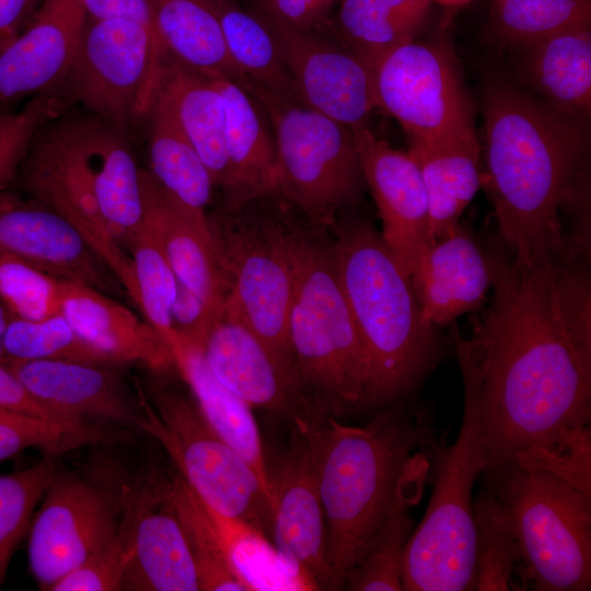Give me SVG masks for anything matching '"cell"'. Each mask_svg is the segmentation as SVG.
Listing matches in <instances>:
<instances>
[{
    "label": "cell",
    "instance_id": "obj_1",
    "mask_svg": "<svg viewBox=\"0 0 591 591\" xmlns=\"http://www.w3.org/2000/svg\"><path fill=\"white\" fill-rule=\"evenodd\" d=\"M490 297L463 335L451 324L463 384L476 394L491 479L532 449L591 420L590 253L530 264L496 235L485 244Z\"/></svg>",
    "mask_w": 591,
    "mask_h": 591
},
{
    "label": "cell",
    "instance_id": "obj_9",
    "mask_svg": "<svg viewBox=\"0 0 591 591\" xmlns=\"http://www.w3.org/2000/svg\"><path fill=\"white\" fill-rule=\"evenodd\" d=\"M271 212L255 200L207 216L227 287L223 306L236 314L266 345L279 368L298 384L289 341L293 273L280 222V198Z\"/></svg>",
    "mask_w": 591,
    "mask_h": 591
},
{
    "label": "cell",
    "instance_id": "obj_50",
    "mask_svg": "<svg viewBox=\"0 0 591 591\" xmlns=\"http://www.w3.org/2000/svg\"><path fill=\"white\" fill-rule=\"evenodd\" d=\"M86 16L97 21L136 23L161 40L149 0H79ZM162 42V40H161Z\"/></svg>",
    "mask_w": 591,
    "mask_h": 591
},
{
    "label": "cell",
    "instance_id": "obj_41",
    "mask_svg": "<svg viewBox=\"0 0 591 591\" xmlns=\"http://www.w3.org/2000/svg\"><path fill=\"white\" fill-rule=\"evenodd\" d=\"M167 494L188 540L199 591H245L230 570L204 503L181 475L167 478Z\"/></svg>",
    "mask_w": 591,
    "mask_h": 591
},
{
    "label": "cell",
    "instance_id": "obj_43",
    "mask_svg": "<svg viewBox=\"0 0 591 591\" xmlns=\"http://www.w3.org/2000/svg\"><path fill=\"white\" fill-rule=\"evenodd\" d=\"M127 251L136 286L135 303L165 343L174 333L171 311L178 279L160 245L143 223Z\"/></svg>",
    "mask_w": 591,
    "mask_h": 591
},
{
    "label": "cell",
    "instance_id": "obj_3",
    "mask_svg": "<svg viewBox=\"0 0 591 591\" xmlns=\"http://www.w3.org/2000/svg\"><path fill=\"white\" fill-rule=\"evenodd\" d=\"M139 170L126 131L92 114L62 113L38 129L16 177L117 273L142 227Z\"/></svg>",
    "mask_w": 591,
    "mask_h": 591
},
{
    "label": "cell",
    "instance_id": "obj_24",
    "mask_svg": "<svg viewBox=\"0 0 591 591\" xmlns=\"http://www.w3.org/2000/svg\"><path fill=\"white\" fill-rule=\"evenodd\" d=\"M200 350L215 378L248 405L290 418L310 413L262 339L224 306Z\"/></svg>",
    "mask_w": 591,
    "mask_h": 591
},
{
    "label": "cell",
    "instance_id": "obj_2",
    "mask_svg": "<svg viewBox=\"0 0 591 591\" xmlns=\"http://www.w3.org/2000/svg\"><path fill=\"white\" fill-rule=\"evenodd\" d=\"M578 118L505 83L487 92L482 183L493 206L496 237L521 263L579 247L561 217L587 150L586 128Z\"/></svg>",
    "mask_w": 591,
    "mask_h": 591
},
{
    "label": "cell",
    "instance_id": "obj_21",
    "mask_svg": "<svg viewBox=\"0 0 591 591\" xmlns=\"http://www.w3.org/2000/svg\"><path fill=\"white\" fill-rule=\"evenodd\" d=\"M39 402L72 422L101 421L123 429L138 428L140 407L115 372L67 360H3ZM139 429V428H138Z\"/></svg>",
    "mask_w": 591,
    "mask_h": 591
},
{
    "label": "cell",
    "instance_id": "obj_8",
    "mask_svg": "<svg viewBox=\"0 0 591 591\" xmlns=\"http://www.w3.org/2000/svg\"><path fill=\"white\" fill-rule=\"evenodd\" d=\"M277 150L276 193L317 231L331 230L367 187L352 129L248 81Z\"/></svg>",
    "mask_w": 591,
    "mask_h": 591
},
{
    "label": "cell",
    "instance_id": "obj_7",
    "mask_svg": "<svg viewBox=\"0 0 591 591\" xmlns=\"http://www.w3.org/2000/svg\"><path fill=\"white\" fill-rule=\"evenodd\" d=\"M433 455V491L422 521L405 547L403 590H474L473 486L486 468V452L478 402L470 386L464 385L463 418L456 441L447 448L436 444Z\"/></svg>",
    "mask_w": 591,
    "mask_h": 591
},
{
    "label": "cell",
    "instance_id": "obj_26",
    "mask_svg": "<svg viewBox=\"0 0 591 591\" xmlns=\"http://www.w3.org/2000/svg\"><path fill=\"white\" fill-rule=\"evenodd\" d=\"M61 313L112 362H140L155 371L174 364L167 345L148 322L91 286L62 280Z\"/></svg>",
    "mask_w": 591,
    "mask_h": 591
},
{
    "label": "cell",
    "instance_id": "obj_11",
    "mask_svg": "<svg viewBox=\"0 0 591 591\" xmlns=\"http://www.w3.org/2000/svg\"><path fill=\"white\" fill-rule=\"evenodd\" d=\"M138 428L166 451L181 477L210 509L271 530L273 508L252 467L208 425L196 402L176 391L138 385Z\"/></svg>",
    "mask_w": 591,
    "mask_h": 591
},
{
    "label": "cell",
    "instance_id": "obj_31",
    "mask_svg": "<svg viewBox=\"0 0 591 591\" xmlns=\"http://www.w3.org/2000/svg\"><path fill=\"white\" fill-rule=\"evenodd\" d=\"M431 0H337L332 33L372 70L397 46L414 39Z\"/></svg>",
    "mask_w": 591,
    "mask_h": 591
},
{
    "label": "cell",
    "instance_id": "obj_29",
    "mask_svg": "<svg viewBox=\"0 0 591 591\" xmlns=\"http://www.w3.org/2000/svg\"><path fill=\"white\" fill-rule=\"evenodd\" d=\"M165 344L201 415L213 431L252 467L273 508L268 466L252 406L222 385L209 370L201 350L175 329Z\"/></svg>",
    "mask_w": 591,
    "mask_h": 591
},
{
    "label": "cell",
    "instance_id": "obj_16",
    "mask_svg": "<svg viewBox=\"0 0 591 591\" xmlns=\"http://www.w3.org/2000/svg\"><path fill=\"white\" fill-rule=\"evenodd\" d=\"M306 413L291 417L289 448L268 468L273 496L271 532L276 548L329 590L326 525L321 502Z\"/></svg>",
    "mask_w": 591,
    "mask_h": 591
},
{
    "label": "cell",
    "instance_id": "obj_46",
    "mask_svg": "<svg viewBox=\"0 0 591 591\" xmlns=\"http://www.w3.org/2000/svg\"><path fill=\"white\" fill-rule=\"evenodd\" d=\"M511 466L551 473L591 496L590 426L556 443L523 452Z\"/></svg>",
    "mask_w": 591,
    "mask_h": 591
},
{
    "label": "cell",
    "instance_id": "obj_44",
    "mask_svg": "<svg viewBox=\"0 0 591 591\" xmlns=\"http://www.w3.org/2000/svg\"><path fill=\"white\" fill-rule=\"evenodd\" d=\"M62 280L25 260L0 256V302L15 317L40 321L61 313Z\"/></svg>",
    "mask_w": 591,
    "mask_h": 591
},
{
    "label": "cell",
    "instance_id": "obj_40",
    "mask_svg": "<svg viewBox=\"0 0 591 591\" xmlns=\"http://www.w3.org/2000/svg\"><path fill=\"white\" fill-rule=\"evenodd\" d=\"M476 528V578L474 590L517 589L513 575L519 552L505 510L493 489L480 493L473 502Z\"/></svg>",
    "mask_w": 591,
    "mask_h": 591
},
{
    "label": "cell",
    "instance_id": "obj_32",
    "mask_svg": "<svg viewBox=\"0 0 591 591\" xmlns=\"http://www.w3.org/2000/svg\"><path fill=\"white\" fill-rule=\"evenodd\" d=\"M204 506L230 570L245 591L321 590L300 565L283 556L267 540L265 533L243 520Z\"/></svg>",
    "mask_w": 591,
    "mask_h": 591
},
{
    "label": "cell",
    "instance_id": "obj_22",
    "mask_svg": "<svg viewBox=\"0 0 591 591\" xmlns=\"http://www.w3.org/2000/svg\"><path fill=\"white\" fill-rule=\"evenodd\" d=\"M139 182L143 225L160 245L178 281L220 314L227 287L206 212L181 202L150 171L140 167Z\"/></svg>",
    "mask_w": 591,
    "mask_h": 591
},
{
    "label": "cell",
    "instance_id": "obj_51",
    "mask_svg": "<svg viewBox=\"0 0 591 591\" xmlns=\"http://www.w3.org/2000/svg\"><path fill=\"white\" fill-rule=\"evenodd\" d=\"M0 408L59 422L79 424L67 420L60 414L35 398L14 373L1 361Z\"/></svg>",
    "mask_w": 591,
    "mask_h": 591
},
{
    "label": "cell",
    "instance_id": "obj_10",
    "mask_svg": "<svg viewBox=\"0 0 591 591\" xmlns=\"http://www.w3.org/2000/svg\"><path fill=\"white\" fill-rule=\"evenodd\" d=\"M540 591L591 589V496L544 472L510 466L489 479Z\"/></svg>",
    "mask_w": 591,
    "mask_h": 591
},
{
    "label": "cell",
    "instance_id": "obj_33",
    "mask_svg": "<svg viewBox=\"0 0 591 591\" xmlns=\"http://www.w3.org/2000/svg\"><path fill=\"white\" fill-rule=\"evenodd\" d=\"M212 3L228 53L248 81L278 97L305 105L275 35L257 11L244 9L235 0Z\"/></svg>",
    "mask_w": 591,
    "mask_h": 591
},
{
    "label": "cell",
    "instance_id": "obj_49",
    "mask_svg": "<svg viewBox=\"0 0 591 591\" xmlns=\"http://www.w3.org/2000/svg\"><path fill=\"white\" fill-rule=\"evenodd\" d=\"M337 0H256V4L283 21L304 30L327 31Z\"/></svg>",
    "mask_w": 591,
    "mask_h": 591
},
{
    "label": "cell",
    "instance_id": "obj_47",
    "mask_svg": "<svg viewBox=\"0 0 591 591\" xmlns=\"http://www.w3.org/2000/svg\"><path fill=\"white\" fill-rule=\"evenodd\" d=\"M131 557L128 529L121 521L116 536L106 547L55 582L49 591L121 590Z\"/></svg>",
    "mask_w": 591,
    "mask_h": 591
},
{
    "label": "cell",
    "instance_id": "obj_17",
    "mask_svg": "<svg viewBox=\"0 0 591 591\" xmlns=\"http://www.w3.org/2000/svg\"><path fill=\"white\" fill-rule=\"evenodd\" d=\"M128 499L121 521L132 557L121 590L198 591L195 560L167 494V477L151 472Z\"/></svg>",
    "mask_w": 591,
    "mask_h": 591
},
{
    "label": "cell",
    "instance_id": "obj_55",
    "mask_svg": "<svg viewBox=\"0 0 591 591\" xmlns=\"http://www.w3.org/2000/svg\"><path fill=\"white\" fill-rule=\"evenodd\" d=\"M2 253H3V252H2V250L0 248V256L2 255Z\"/></svg>",
    "mask_w": 591,
    "mask_h": 591
},
{
    "label": "cell",
    "instance_id": "obj_6",
    "mask_svg": "<svg viewBox=\"0 0 591 591\" xmlns=\"http://www.w3.org/2000/svg\"><path fill=\"white\" fill-rule=\"evenodd\" d=\"M281 232L293 273L289 341L299 394L308 410L339 417L368 406L369 360L335 268L331 244L289 218Z\"/></svg>",
    "mask_w": 591,
    "mask_h": 591
},
{
    "label": "cell",
    "instance_id": "obj_53",
    "mask_svg": "<svg viewBox=\"0 0 591 591\" xmlns=\"http://www.w3.org/2000/svg\"><path fill=\"white\" fill-rule=\"evenodd\" d=\"M9 318H10V313L4 308V305L0 302V361H3L4 359L3 337H4Z\"/></svg>",
    "mask_w": 591,
    "mask_h": 591
},
{
    "label": "cell",
    "instance_id": "obj_20",
    "mask_svg": "<svg viewBox=\"0 0 591 591\" xmlns=\"http://www.w3.org/2000/svg\"><path fill=\"white\" fill-rule=\"evenodd\" d=\"M85 22L79 0H45L31 24L0 50V106L60 93Z\"/></svg>",
    "mask_w": 591,
    "mask_h": 591
},
{
    "label": "cell",
    "instance_id": "obj_52",
    "mask_svg": "<svg viewBox=\"0 0 591 591\" xmlns=\"http://www.w3.org/2000/svg\"><path fill=\"white\" fill-rule=\"evenodd\" d=\"M45 0H0V50L33 21Z\"/></svg>",
    "mask_w": 591,
    "mask_h": 591
},
{
    "label": "cell",
    "instance_id": "obj_27",
    "mask_svg": "<svg viewBox=\"0 0 591 591\" xmlns=\"http://www.w3.org/2000/svg\"><path fill=\"white\" fill-rule=\"evenodd\" d=\"M153 101L171 114L204 161L215 186L221 187L227 172L225 109L216 79L165 49Z\"/></svg>",
    "mask_w": 591,
    "mask_h": 591
},
{
    "label": "cell",
    "instance_id": "obj_25",
    "mask_svg": "<svg viewBox=\"0 0 591 591\" xmlns=\"http://www.w3.org/2000/svg\"><path fill=\"white\" fill-rule=\"evenodd\" d=\"M225 109L227 172L223 207L239 208L275 195L277 150L268 119L239 83L216 79Z\"/></svg>",
    "mask_w": 591,
    "mask_h": 591
},
{
    "label": "cell",
    "instance_id": "obj_14",
    "mask_svg": "<svg viewBox=\"0 0 591 591\" xmlns=\"http://www.w3.org/2000/svg\"><path fill=\"white\" fill-rule=\"evenodd\" d=\"M118 526L112 501L102 491L58 472L27 531L28 569L39 589L49 591L106 547Z\"/></svg>",
    "mask_w": 591,
    "mask_h": 591
},
{
    "label": "cell",
    "instance_id": "obj_37",
    "mask_svg": "<svg viewBox=\"0 0 591 591\" xmlns=\"http://www.w3.org/2000/svg\"><path fill=\"white\" fill-rule=\"evenodd\" d=\"M128 437L126 430L115 425L67 424L0 408V463L30 448L57 456L77 448L111 444Z\"/></svg>",
    "mask_w": 591,
    "mask_h": 591
},
{
    "label": "cell",
    "instance_id": "obj_36",
    "mask_svg": "<svg viewBox=\"0 0 591 591\" xmlns=\"http://www.w3.org/2000/svg\"><path fill=\"white\" fill-rule=\"evenodd\" d=\"M413 472L403 483L385 520L348 571L344 589L352 591L403 590L402 570L406 544L413 533L407 486Z\"/></svg>",
    "mask_w": 591,
    "mask_h": 591
},
{
    "label": "cell",
    "instance_id": "obj_23",
    "mask_svg": "<svg viewBox=\"0 0 591 591\" xmlns=\"http://www.w3.org/2000/svg\"><path fill=\"white\" fill-rule=\"evenodd\" d=\"M410 280L425 321L436 328L451 325L488 299L493 274L486 246L460 223L426 246Z\"/></svg>",
    "mask_w": 591,
    "mask_h": 591
},
{
    "label": "cell",
    "instance_id": "obj_54",
    "mask_svg": "<svg viewBox=\"0 0 591 591\" xmlns=\"http://www.w3.org/2000/svg\"><path fill=\"white\" fill-rule=\"evenodd\" d=\"M431 1H436L440 4L448 5V7H455V5L468 3L473 0H431Z\"/></svg>",
    "mask_w": 591,
    "mask_h": 591
},
{
    "label": "cell",
    "instance_id": "obj_12",
    "mask_svg": "<svg viewBox=\"0 0 591 591\" xmlns=\"http://www.w3.org/2000/svg\"><path fill=\"white\" fill-rule=\"evenodd\" d=\"M163 43L144 27L127 21L86 16L72 67L60 89L127 134L147 117L158 82Z\"/></svg>",
    "mask_w": 591,
    "mask_h": 591
},
{
    "label": "cell",
    "instance_id": "obj_38",
    "mask_svg": "<svg viewBox=\"0 0 591 591\" xmlns=\"http://www.w3.org/2000/svg\"><path fill=\"white\" fill-rule=\"evenodd\" d=\"M493 26L507 44L531 46L568 28L590 25V0H494Z\"/></svg>",
    "mask_w": 591,
    "mask_h": 591
},
{
    "label": "cell",
    "instance_id": "obj_4",
    "mask_svg": "<svg viewBox=\"0 0 591 591\" xmlns=\"http://www.w3.org/2000/svg\"><path fill=\"white\" fill-rule=\"evenodd\" d=\"M406 403L387 406L362 427L331 415L305 416L326 525L329 590L344 589L348 571L414 472V451L436 445L429 420Z\"/></svg>",
    "mask_w": 591,
    "mask_h": 591
},
{
    "label": "cell",
    "instance_id": "obj_35",
    "mask_svg": "<svg viewBox=\"0 0 591 591\" xmlns=\"http://www.w3.org/2000/svg\"><path fill=\"white\" fill-rule=\"evenodd\" d=\"M147 118L150 172L181 202L205 212L215 184L204 161L161 104L153 101Z\"/></svg>",
    "mask_w": 591,
    "mask_h": 591
},
{
    "label": "cell",
    "instance_id": "obj_42",
    "mask_svg": "<svg viewBox=\"0 0 591 591\" xmlns=\"http://www.w3.org/2000/svg\"><path fill=\"white\" fill-rule=\"evenodd\" d=\"M58 467L56 456L47 455L30 467L0 475V587Z\"/></svg>",
    "mask_w": 591,
    "mask_h": 591
},
{
    "label": "cell",
    "instance_id": "obj_48",
    "mask_svg": "<svg viewBox=\"0 0 591 591\" xmlns=\"http://www.w3.org/2000/svg\"><path fill=\"white\" fill-rule=\"evenodd\" d=\"M171 316L173 328L201 349L217 314L196 293L178 281Z\"/></svg>",
    "mask_w": 591,
    "mask_h": 591
},
{
    "label": "cell",
    "instance_id": "obj_28",
    "mask_svg": "<svg viewBox=\"0 0 591 591\" xmlns=\"http://www.w3.org/2000/svg\"><path fill=\"white\" fill-rule=\"evenodd\" d=\"M429 201V241L457 227L482 183L480 147L468 124L428 139H410Z\"/></svg>",
    "mask_w": 591,
    "mask_h": 591
},
{
    "label": "cell",
    "instance_id": "obj_19",
    "mask_svg": "<svg viewBox=\"0 0 591 591\" xmlns=\"http://www.w3.org/2000/svg\"><path fill=\"white\" fill-rule=\"evenodd\" d=\"M0 248L60 280L104 293L123 287L82 234L65 218L32 200L0 195Z\"/></svg>",
    "mask_w": 591,
    "mask_h": 591
},
{
    "label": "cell",
    "instance_id": "obj_18",
    "mask_svg": "<svg viewBox=\"0 0 591 591\" xmlns=\"http://www.w3.org/2000/svg\"><path fill=\"white\" fill-rule=\"evenodd\" d=\"M367 187L382 221L381 236L410 274L429 241V201L419 167L367 126L352 128Z\"/></svg>",
    "mask_w": 591,
    "mask_h": 591
},
{
    "label": "cell",
    "instance_id": "obj_13",
    "mask_svg": "<svg viewBox=\"0 0 591 591\" xmlns=\"http://www.w3.org/2000/svg\"><path fill=\"white\" fill-rule=\"evenodd\" d=\"M373 78L378 108L395 118L409 139L473 124L455 59L444 44H402L378 62Z\"/></svg>",
    "mask_w": 591,
    "mask_h": 591
},
{
    "label": "cell",
    "instance_id": "obj_45",
    "mask_svg": "<svg viewBox=\"0 0 591 591\" xmlns=\"http://www.w3.org/2000/svg\"><path fill=\"white\" fill-rule=\"evenodd\" d=\"M58 92L32 97L16 112L0 111V195L18 176L22 161L38 129L67 111Z\"/></svg>",
    "mask_w": 591,
    "mask_h": 591
},
{
    "label": "cell",
    "instance_id": "obj_30",
    "mask_svg": "<svg viewBox=\"0 0 591 591\" xmlns=\"http://www.w3.org/2000/svg\"><path fill=\"white\" fill-rule=\"evenodd\" d=\"M165 48L215 79L244 86L248 79L232 61L212 0H149Z\"/></svg>",
    "mask_w": 591,
    "mask_h": 591
},
{
    "label": "cell",
    "instance_id": "obj_5",
    "mask_svg": "<svg viewBox=\"0 0 591 591\" xmlns=\"http://www.w3.org/2000/svg\"><path fill=\"white\" fill-rule=\"evenodd\" d=\"M331 230L338 280L369 360L368 406L409 401L439 362L438 331L371 222L343 213Z\"/></svg>",
    "mask_w": 591,
    "mask_h": 591
},
{
    "label": "cell",
    "instance_id": "obj_34",
    "mask_svg": "<svg viewBox=\"0 0 591 591\" xmlns=\"http://www.w3.org/2000/svg\"><path fill=\"white\" fill-rule=\"evenodd\" d=\"M528 71L552 106L579 115L590 108V25L551 35L531 46Z\"/></svg>",
    "mask_w": 591,
    "mask_h": 591
},
{
    "label": "cell",
    "instance_id": "obj_15",
    "mask_svg": "<svg viewBox=\"0 0 591 591\" xmlns=\"http://www.w3.org/2000/svg\"><path fill=\"white\" fill-rule=\"evenodd\" d=\"M275 35L304 104L356 128L378 108L372 70L331 30L291 26L255 3Z\"/></svg>",
    "mask_w": 591,
    "mask_h": 591
},
{
    "label": "cell",
    "instance_id": "obj_39",
    "mask_svg": "<svg viewBox=\"0 0 591 591\" xmlns=\"http://www.w3.org/2000/svg\"><path fill=\"white\" fill-rule=\"evenodd\" d=\"M3 351V360H67L95 366L113 363L81 338L62 313L40 321L22 320L10 314Z\"/></svg>",
    "mask_w": 591,
    "mask_h": 591
}]
</instances>
